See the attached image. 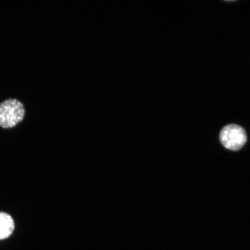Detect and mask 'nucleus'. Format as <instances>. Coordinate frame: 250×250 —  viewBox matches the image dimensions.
<instances>
[{
  "instance_id": "f257e3e1",
  "label": "nucleus",
  "mask_w": 250,
  "mask_h": 250,
  "mask_svg": "<svg viewBox=\"0 0 250 250\" xmlns=\"http://www.w3.org/2000/svg\"><path fill=\"white\" fill-rule=\"evenodd\" d=\"M26 114L24 106L17 99H8L0 103V127L12 129L21 124Z\"/></svg>"
},
{
  "instance_id": "f03ea898",
  "label": "nucleus",
  "mask_w": 250,
  "mask_h": 250,
  "mask_svg": "<svg viewBox=\"0 0 250 250\" xmlns=\"http://www.w3.org/2000/svg\"><path fill=\"white\" fill-rule=\"evenodd\" d=\"M220 141L225 147L232 151H238L247 142L246 131L241 126L235 124L227 125L221 130Z\"/></svg>"
},
{
  "instance_id": "7ed1b4c3",
  "label": "nucleus",
  "mask_w": 250,
  "mask_h": 250,
  "mask_svg": "<svg viewBox=\"0 0 250 250\" xmlns=\"http://www.w3.org/2000/svg\"><path fill=\"white\" fill-rule=\"evenodd\" d=\"M15 229V220L12 215L8 212L0 211V241L9 238Z\"/></svg>"
}]
</instances>
